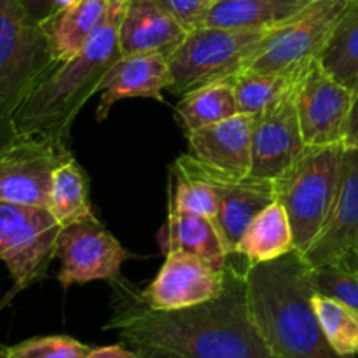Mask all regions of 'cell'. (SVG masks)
<instances>
[{
  "instance_id": "obj_1",
  "label": "cell",
  "mask_w": 358,
  "mask_h": 358,
  "mask_svg": "<svg viewBox=\"0 0 358 358\" xmlns=\"http://www.w3.org/2000/svg\"><path fill=\"white\" fill-rule=\"evenodd\" d=\"M247 268L241 255L231 254L222 292L180 310H152L124 280L112 287V315L103 331L117 332L135 350L180 358H273L252 317Z\"/></svg>"
},
{
  "instance_id": "obj_2",
  "label": "cell",
  "mask_w": 358,
  "mask_h": 358,
  "mask_svg": "<svg viewBox=\"0 0 358 358\" xmlns=\"http://www.w3.org/2000/svg\"><path fill=\"white\" fill-rule=\"evenodd\" d=\"M248 304L273 358L341 357L325 338L313 308L311 266L299 250L247 268Z\"/></svg>"
},
{
  "instance_id": "obj_3",
  "label": "cell",
  "mask_w": 358,
  "mask_h": 358,
  "mask_svg": "<svg viewBox=\"0 0 358 358\" xmlns=\"http://www.w3.org/2000/svg\"><path fill=\"white\" fill-rule=\"evenodd\" d=\"M126 3H108L86 48L38 84L14 115V135L69 140L80 108L100 91L108 70L121 58L119 24Z\"/></svg>"
},
{
  "instance_id": "obj_4",
  "label": "cell",
  "mask_w": 358,
  "mask_h": 358,
  "mask_svg": "<svg viewBox=\"0 0 358 358\" xmlns=\"http://www.w3.org/2000/svg\"><path fill=\"white\" fill-rule=\"evenodd\" d=\"M56 65L41 23L21 0H0V150L16 138V112Z\"/></svg>"
},
{
  "instance_id": "obj_5",
  "label": "cell",
  "mask_w": 358,
  "mask_h": 358,
  "mask_svg": "<svg viewBox=\"0 0 358 358\" xmlns=\"http://www.w3.org/2000/svg\"><path fill=\"white\" fill-rule=\"evenodd\" d=\"M345 143L306 147L304 152L273 180L275 201L283 206L292 227L296 250H308L324 227L336 191Z\"/></svg>"
},
{
  "instance_id": "obj_6",
  "label": "cell",
  "mask_w": 358,
  "mask_h": 358,
  "mask_svg": "<svg viewBox=\"0 0 358 358\" xmlns=\"http://www.w3.org/2000/svg\"><path fill=\"white\" fill-rule=\"evenodd\" d=\"M276 28L241 30L199 27L187 31L184 42L168 58L171 70L170 91L184 96L199 86L240 76L264 49Z\"/></svg>"
},
{
  "instance_id": "obj_7",
  "label": "cell",
  "mask_w": 358,
  "mask_h": 358,
  "mask_svg": "<svg viewBox=\"0 0 358 358\" xmlns=\"http://www.w3.org/2000/svg\"><path fill=\"white\" fill-rule=\"evenodd\" d=\"M59 229L48 208L0 201V262L13 278L10 296L45 278Z\"/></svg>"
},
{
  "instance_id": "obj_8",
  "label": "cell",
  "mask_w": 358,
  "mask_h": 358,
  "mask_svg": "<svg viewBox=\"0 0 358 358\" xmlns=\"http://www.w3.org/2000/svg\"><path fill=\"white\" fill-rule=\"evenodd\" d=\"M355 0H311L296 17L276 28L248 65L250 72H301L317 62L336 27Z\"/></svg>"
},
{
  "instance_id": "obj_9",
  "label": "cell",
  "mask_w": 358,
  "mask_h": 358,
  "mask_svg": "<svg viewBox=\"0 0 358 358\" xmlns=\"http://www.w3.org/2000/svg\"><path fill=\"white\" fill-rule=\"evenodd\" d=\"M133 257L96 215L59 229L55 259L59 261L58 282L63 289L90 282H107L112 287L124 282L121 268Z\"/></svg>"
},
{
  "instance_id": "obj_10",
  "label": "cell",
  "mask_w": 358,
  "mask_h": 358,
  "mask_svg": "<svg viewBox=\"0 0 358 358\" xmlns=\"http://www.w3.org/2000/svg\"><path fill=\"white\" fill-rule=\"evenodd\" d=\"M69 157V140L16 136L0 150V201L48 208L52 173Z\"/></svg>"
},
{
  "instance_id": "obj_11",
  "label": "cell",
  "mask_w": 358,
  "mask_h": 358,
  "mask_svg": "<svg viewBox=\"0 0 358 358\" xmlns=\"http://www.w3.org/2000/svg\"><path fill=\"white\" fill-rule=\"evenodd\" d=\"M173 170L212 185L219 198V212L213 222L219 227L229 254H234L241 236L252 220L275 201L273 182L248 177L224 175L184 154L173 163Z\"/></svg>"
},
{
  "instance_id": "obj_12",
  "label": "cell",
  "mask_w": 358,
  "mask_h": 358,
  "mask_svg": "<svg viewBox=\"0 0 358 358\" xmlns=\"http://www.w3.org/2000/svg\"><path fill=\"white\" fill-rule=\"evenodd\" d=\"M294 96L306 147L345 143L355 93L325 72L318 59L299 77Z\"/></svg>"
},
{
  "instance_id": "obj_13",
  "label": "cell",
  "mask_w": 358,
  "mask_h": 358,
  "mask_svg": "<svg viewBox=\"0 0 358 358\" xmlns=\"http://www.w3.org/2000/svg\"><path fill=\"white\" fill-rule=\"evenodd\" d=\"M224 264H213L189 254L164 255L156 278L140 294V299L152 310H180L219 296L226 283Z\"/></svg>"
},
{
  "instance_id": "obj_14",
  "label": "cell",
  "mask_w": 358,
  "mask_h": 358,
  "mask_svg": "<svg viewBox=\"0 0 358 358\" xmlns=\"http://www.w3.org/2000/svg\"><path fill=\"white\" fill-rule=\"evenodd\" d=\"M294 90L262 114L254 115L252 178L273 182L306 149L297 117Z\"/></svg>"
},
{
  "instance_id": "obj_15",
  "label": "cell",
  "mask_w": 358,
  "mask_h": 358,
  "mask_svg": "<svg viewBox=\"0 0 358 358\" xmlns=\"http://www.w3.org/2000/svg\"><path fill=\"white\" fill-rule=\"evenodd\" d=\"M358 243V149L345 145L338 191L317 240L304 252L311 268L336 264Z\"/></svg>"
},
{
  "instance_id": "obj_16",
  "label": "cell",
  "mask_w": 358,
  "mask_h": 358,
  "mask_svg": "<svg viewBox=\"0 0 358 358\" xmlns=\"http://www.w3.org/2000/svg\"><path fill=\"white\" fill-rule=\"evenodd\" d=\"M171 70L168 56L131 55L121 56L105 76L100 87V103L96 108L98 122H103L110 108L126 98H152L164 103L163 91L170 90Z\"/></svg>"
},
{
  "instance_id": "obj_17",
  "label": "cell",
  "mask_w": 358,
  "mask_h": 358,
  "mask_svg": "<svg viewBox=\"0 0 358 358\" xmlns=\"http://www.w3.org/2000/svg\"><path fill=\"white\" fill-rule=\"evenodd\" d=\"M254 115L238 114L187 133L189 154L199 163L231 177H248L252 166Z\"/></svg>"
},
{
  "instance_id": "obj_18",
  "label": "cell",
  "mask_w": 358,
  "mask_h": 358,
  "mask_svg": "<svg viewBox=\"0 0 358 358\" xmlns=\"http://www.w3.org/2000/svg\"><path fill=\"white\" fill-rule=\"evenodd\" d=\"M187 31L156 2L128 0L119 24V48L122 56L164 55L170 58L184 42Z\"/></svg>"
},
{
  "instance_id": "obj_19",
  "label": "cell",
  "mask_w": 358,
  "mask_h": 358,
  "mask_svg": "<svg viewBox=\"0 0 358 358\" xmlns=\"http://www.w3.org/2000/svg\"><path fill=\"white\" fill-rule=\"evenodd\" d=\"M311 0H215L201 27L268 30L285 24Z\"/></svg>"
},
{
  "instance_id": "obj_20",
  "label": "cell",
  "mask_w": 358,
  "mask_h": 358,
  "mask_svg": "<svg viewBox=\"0 0 358 358\" xmlns=\"http://www.w3.org/2000/svg\"><path fill=\"white\" fill-rule=\"evenodd\" d=\"M108 9L107 0H80L76 6L58 10L41 27L48 37L52 58L58 63L79 55Z\"/></svg>"
},
{
  "instance_id": "obj_21",
  "label": "cell",
  "mask_w": 358,
  "mask_h": 358,
  "mask_svg": "<svg viewBox=\"0 0 358 358\" xmlns=\"http://www.w3.org/2000/svg\"><path fill=\"white\" fill-rule=\"evenodd\" d=\"M159 243L163 254L194 255L213 264H224L229 257L226 243L219 227L212 219L189 215L168 208V219L159 233Z\"/></svg>"
},
{
  "instance_id": "obj_22",
  "label": "cell",
  "mask_w": 358,
  "mask_h": 358,
  "mask_svg": "<svg viewBox=\"0 0 358 358\" xmlns=\"http://www.w3.org/2000/svg\"><path fill=\"white\" fill-rule=\"evenodd\" d=\"M292 250H296V243L289 217L278 201H273L252 220L234 254L241 255L248 264H261Z\"/></svg>"
},
{
  "instance_id": "obj_23",
  "label": "cell",
  "mask_w": 358,
  "mask_h": 358,
  "mask_svg": "<svg viewBox=\"0 0 358 358\" xmlns=\"http://www.w3.org/2000/svg\"><path fill=\"white\" fill-rule=\"evenodd\" d=\"M177 115L185 135L194 129L226 121L240 114L233 79L215 80L189 91L177 103Z\"/></svg>"
},
{
  "instance_id": "obj_24",
  "label": "cell",
  "mask_w": 358,
  "mask_h": 358,
  "mask_svg": "<svg viewBox=\"0 0 358 358\" xmlns=\"http://www.w3.org/2000/svg\"><path fill=\"white\" fill-rule=\"evenodd\" d=\"M48 210L62 227L94 215L90 203V180L73 156L52 173Z\"/></svg>"
},
{
  "instance_id": "obj_25",
  "label": "cell",
  "mask_w": 358,
  "mask_h": 358,
  "mask_svg": "<svg viewBox=\"0 0 358 358\" xmlns=\"http://www.w3.org/2000/svg\"><path fill=\"white\" fill-rule=\"evenodd\" d=\"M318 63L353 93L358 90V0L339 21Z\"/></svg>"
},
{
  "instance_id": "obj_26",
  "label": "cell",
  "mask_w": 358,
  "mask_h": 358,
  "mask_svg": "<svg viewBox=\"0 0 358 358\" xmlns=\"http://www.w3.org/2000/svg\"><path fill=\"white\" fill-rule=\"evenodd\" d=\"M306 70V69H304ZM301 72H250L233 77L240 114L259 115L294 90Z\"/></svg>"
},
{
  "instance_id": "obj_27",
  "label": "cell",
  "mask_w": 358,
  "mask_h": 358,
  "mask_svg": "<svg viewBox=\"0 0 358 358\" xmlns=\"http://www.w3.org/2000/svg\"><path fill=\"white\" fill-rule=\"evenodd\" d=\"M313 308L332 348L341 357H357L358 310L336 297L318 292L313 294Z\"/></svg>"
},
{
  "instance_id": "obj_28",
  "label": "cell",
  "mask_w": 358,
  "mask_h": 358,
  "mask_svg": "<svg viewBox=\"0 0 358 358\" xmlns=\"http://www.w3.org/2000/svg\"><path fill=\"white\" fill-rule=\"evenodd\" d=\"M171 178L175 180V187L171 189L168 208L189 215L215 219L219 212V198L212 185L177 170H171Z\"/></svg>"
},
{
  "instance_id": "obj_29",
  "label": "cell",
  "mask_w": 358,
  "mask_h": 358,
  "mask_svg": "<svg viewBox=\"0 0 358 358\" xmlns=\"http://www.w3.org/2000/svg\"><path fill=\"white\" fill-rule=\"evenodd\" d=\"M91 350L69 336H45L6 348V358H86Z\"/></svg>"
},
{
  "instance_id": "obj_30",
  "label": "cell",
  "mask_w": 358,
  "mask_h": 358,
  "mask_svg": "<svg viewBox=\"0 0 358 358\" xmlns=\"http://www.w3.org/2000/svg\"><path fill=\"white\" fill-rule=\"evenodd\" d=\"M315 292L336 297L358 310V273L341 264H325L311 268Z\"/></svg>"
},
{
  "instance_id": "obj_31",
  "label": "cell",
  "mask_w": 358,
  "mask_h": 358,
  "mask_svg": "<svg viewBox=\"0 0 358 358\" xmlns=\"http://www.w3.org/2000/svg\"><path fill=\"white\" fill-rule=\"evenodd\" d=\"M185 31L199 28L215 0H156Z\"/></svg>"
},
{
  "instance_id": "obj_32",
  "label": "cell",
  "mask_w": 358,
  "mask_h": 358,
  "mask_svg": "<svg viewBox=\"0 0 358 358\" xmlns=\"http://www.w3.org/2000/svg\"><path fill=\"white\" fill-rule=\"evenodd\" d=\"M21 3H23L28 16L37 21V23H42V21H45L49 16L55 14L51 0H21Z\"/></svg>"
},
{
  "instance_id": "obj_33",
  "label": "cell",
  "mask_w": 358,
  "mask_h": 358,
  "mask_svg": "<svg viewBox=\"0 0 358 358\" xmlns=\"http://www.w3.org/2000/svg\"><path fill=\"white\" fill-rule=\"evenodd\" d=\"M86 358H140L138 350H128L122 345L93 348Z\"/></svg>"
},
{
  "instance_id": "obj_34",
  "label": "cell",
  "mask_w": 358,
  "mask_h": 358,
  "mask_svg": "<svg viewBox=\"0 0 358 358\" xmlns=\"http://www.w3.org/2000/svg\"><path fill=\"white\" fill-rule=\"evenodd\" d=\"M345 145L357 147L358 149V90L355 91V96H353V105L352 112H350L348 131H346Z\"/></svg>"
},
{
  "instance_id": "obj_35",
  "label": "cell",
  "mask_w": 358,
  "mask_h": 358,
  "mask_svg": "<svg viewBox=\"0 0 358 358\" xmlns=\"http://www.w3.org/2000/svg\"><path fill=\"white\" fill-rule=\"evenodd\" d=\"M336 264H341V266H345V268L358 273V243L348 252V254L345 255V257L341 259V261L336 262Z\"/></svg>"
},
{
  "instance_id": "obj_36",
  "label": "cell",
  "mask_w": 358,
  "mask_h": 358,
  "mask_svg": "<svg viewBox=\"0 0 358 358\" xmlns=\"http://www.w3.org/2000/svg\"><path fill=\"white\" fill-rule=\"evenodd\" d=\"M51 2H52V9H55V13H58V10L66 9V7L76 6V3L80 2V0H51Z\"/></svg>"
},
{
  "instance_id": "obj_37",
  "label": "cell",
  "mask_w": 358,
  "mask_h": 358,
  "mask_svg": "<svg viewBox=\"0 0 358 358\" xmlns=\"http://www.w3.org/2000/svg\"><path fill=\"white\" fill-rule=\"evenodd\" d=\"M142 352H143V358H170L168 353L156 352V350H142Z\"/></svg>"
},
{
  "instance_id": "obj_38",
  "label": "cell",
  "mask_w": 358,
  "mask_h": 358,
  "mask_svg": "<svg viewBox=\"0 0 358 358\" xmlns=\"http://www.w3.org/2000/svg\"><path fill=\"white\" fill-rule=\"evenodd\" d=\"M108 3H126L128 0H107Z\"/></svg>"
},
{
  "instance_id": "obj_39",
  "label": "cell",
  "mask_w": 358,
  "mask_h": 358,
  "mask_svg": "<svg viewBox=\"0 0 358 358\" xmlns=\"http://www.w3.org/2000/svg\"><path fill=\"white\" fill-rule=\"evenodd\" d=\"M0 358H6V348H0Z\"/></svg>"
},
{
  "instance_id": "obj_40",
  "label": "cell",
  "mask_w": 358,
  "mask_h": 358,
  "mask_svg": "<svg viewBox=\"0 0 358 358\" xmlns=\"http://www.w3.org/2000/svg\"><path fill=\"white\" fill-rule=\"evenodd\" d=\"M138 352H140V358H143V352H142V350H138Z\"/></svg>"
},
{
  "instance_id": "obj_41",
  "label": "cell",
  "mask_w": 358,
  "mask_h": 358,
  "mask_svg": "<svg viewBox=\"0 0 358 358\" xmlns=\"http://www.w3.org/2000/svg\"><path fill=\"white\" fill-rule=\"evenodd\" d=\"M170 358H180V357H173V355H170Z\"/></svg>"
}]
</instances>
